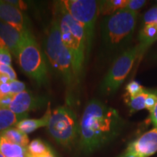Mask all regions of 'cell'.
<instances>
[{"instance_id": "1", "label": "cell", "mask_w": 157, "mask_h": 157, "mask_svg": "<svg viewBox=\"0 0 157 157\" xmlns=\"http://www.w3.org/2000/svg\"><path fill=\"white\" fill-rule=\"evenodd\" d=\"M124 126L125 121L117 109L91 100L80 119L79 148L84 154H92L117 138Z\"/></svg>"}, {"instance_id": "2", "label": "cell", "mask_w": 157, "mask_h": 157, "mask_svg": "<svg viewBox=\"0 0 157 157\" xmlns=\"http://www.w3.org/2000/svg\"><path fill=\"white\" fill-rule=\"evenodd\" d=\"M137 12L123 9L105 16L101 24L102 46L104 53L113 56L127 50L136 27Z\"/></svg>"}, {"instance_id": "3", "label": "cell", "mask_w": 157, "mask_h": 157, "mask_svg": "<svg viewBox=\"0 0 157 157\" xmlns=\"http://www.w3.org/2000/svg\"><path fill=\"white\" fill-rule=\"evenodd\" d=\"M56 11L62 40L69 50L72 58L74 77L75 80L78 82L83 71L87 50L85 31L81 23L70 15L63 2L57 4Z\"/></svg>"}, {"instance_id": "4", "label": "cell", "mask_w": 157, "mask_h": 157, "mask_svg": "<svg viewBox=\"0 0 157 157\" xmlns=\"http://www.w3.org/2000/svg\"><path fill=\"white\" fill-rule=\"evenodd\" d=\"M45 52L52 67L62 76L66 85L71 87L75 80L72 58L62 40L57 17L52 20L49 29L45 42Z\"/></svg>"}, {"instance_id": "5", "label": "cell", "mask_w": 157, "mask_h": 157, "mask_svg": "<svg viewBox=\"0 0 157 157\" xmlns=\"http://www.w3.org/2000/svg\"><path fill=\"white\" fill-rule=\"evenodd\" d=\"M17 58L21 70L27 76L39 85L47 83L48 69L44 56L29 29L23 32Z\"/></svg>"}, {"instance_id": "6", "label": "cell", "mask_w": 157, "mask_h": 157, "mask_svg": "<svg viewBox=\"0 0 157 157\" xmlns=\"http://www.w3.org/2000/svg\"><path fill=\"white\" fill-rule=\"evenodd\" d=\"M48 130L60 146L71 148L76 142L79 132V122L71 108L60 106L51 113Z\"/></svg>"}, {"instance_id": "7", "label": "cell", "mask_w": 157, "mask_h": 157, "mask_svg": "<svg viewBox=\"0 0 157 157\" xmlns=\"http://www.w3.org/2000/svg\"><path fill=\"white\" fill-rule=\"evenodd\" d=\"M138 56L139 47L137 44L129 48L116 58L101 84L100 91L102 95L109 97L117 93Z\"/></svg>"}, {"instance_id": "8", "label": "cell", "mask_w": 157, "mask_h": 157, "mask_svg": "<svg viewBox=\"0 0 157 157\" xmlns=\"http://www.w3.org/2000/svg\"><path fill=\"white\" fill-rule=\"evenodd\" d=\"M62 2L70 15L84 27L87 43L86 56H88L91 50L95 23L99 14V1L66 0Z\"/></svg>"}, {"instance_id": "9", "label": "cell", "mask_w": 157, "mask_h": 157, "mask_svg": "<svg viewBox=\"0 0 157 157\" xmlns=\"http://www.w3.org/2000/svg\"><path fill=\"white\" fill-rule=\"evenodd\" d=\"M48 103L45 97L39 96L30 91H25L17 94L13 98L9 109L17 115L26 114L31 111L42 109Z\"/></svg>"}, {"instance_id": "10", "label": "cell", "mask_w": 157, "mask_h": 157, "mask_svg": "<svg viewBox=\"0 0 157 157\" xmlns=\"http://www.w3.org/2000/svg\"><path fill=\"white\" fill-rule=\"evenodd\" d=\"M125 152L137 157H150L157 152V127L145 132L131 142Z\"/></svg>"}, {"instance_id": "11", "label": "cell", "mask_w": 157, "mask_h": 157, "mask_svg": "<svg viewBox=\"0 0 157 157\" xmlns=\"http://www.w3.org/2000/svg\"><path fill=\"white\" fill-rule=\"evenodd\" d=\"M24 31H20L13 25L0 21V47L7 48L12 54L17 57Z\"/></svg>"}, {"instance_id": "12", "label": "cell", "mask_w": 157, "mask_h": 157, "mask_svg": "<svg viewBox=\"0 0 157 157\" xmlns=\"http://www.w3.org/2000/svg\"><path fill=\"white\" fill-rule=\"evenodd\" d=\"M0 20L21 31L28 29L21 11L6 1H0Z\"/></svg>"}, {"instance_id": "13", "label": "cell", "mask_w": 157, "mask_h": 157, "mask_svg": "<svg viewBox=\"0 0 157 157\" xmlns=\"http://www.w3.org/2000/svg\"><path fill=\"white\" fill-rule=\"evenodd\" d=\"M51 110L50 107V103H48V109L46 110L45 114L39 119H23L20 122L17 124L16 128H17L21 132L29 134L36 129L41 128V127H47L48 124L49 120L51 116Z\"/></svg>"}, {"instance_id": "14", "label": "cell", "mask_w": 157, "mask_h": 157, "mask_svg": "<svg viewBox=\"0 0 157 157\" xmlns=\"http://www.w3.org/2000/svg\"><path fill=\"white\" fill-rule=\"evenodd\" d=\"M139 40V56H143L147 49L157 40V25H145L141 29L138 36Z\"/></svg>"}, {"instance_id": "15", "label": "cell", "mask_w": 157, "mask_h": 157, "mask_svg": "<svg viewBox=\"0 0 157 157\" xmlns=\"http://www.w3.org/2000/svg\"><path fill=\"white\" fill-rule=\"evenodd\" d=\"M28 117V113L17 115L13 113L10 109L0 108V133L17 125V123L23 119H27Z\"/></svg>"}, {"instance_id": "16", "label": "cell", "mask_w": 157, "mask_h": 157, "mask_svg": "<svg viewBox=\"0 0 157 157\" xmlns=\"http://www.w3.org/2000/svg\"><path fill=\"white\" fill-rule=\"evenodd\" d=\"M0 153L5 157H29L27 148L11 143L1 137Z\"/></svg>"}, {"instance_id": "17", "label": "cell", "mask_w": 157, "mask_h": 157, "mask_svg": "<svg viewBox=\"0 0 157 157\" xmlns=\"http://www.w3.org/2000/svg\"><path fill=\"white\" fill-rule=\"evenodd\" d=\"M0 136L6 139L10 142L15 143L25 148H27L29 144V140L27 134L21 132L17 128L12 127L5 132L0 133Z\"/></svg>"}, {"instance_id": "18", "label": "cell", "mask_w": 157, "mask_h": 157, "mask_svg": "<svg viewBox=\"0 0 157 157\" xmlns=\"http://www.w3.org/2000/svg\"><path fill=\"white\" fill-rule=\"evenodd\" d=\"M128 0H105L99 1V14L105 16L113 15L116 12L125 8Z\"/></svg>"}, {"instance_id": "19", "label": "cell", "mask_w": 157, "mask_h": 157, "mask_svg": "<svg viewBox=\"0 0 157 157\" xmlns=\"http://www.w3.org/2000/svg\"><path fill=\"white\" fill-rule=\"evenodd\" d=\"M27 150L32 157H43L51 151L48 145L40 139H35L31 141L27 147Z\"/></svg>"}, {"instance_id": "20", "label": "cell", "mask_w": 157, "mask_h": 157, "mask_svg": "<svg viewBox=\"0 0 157 157\" xmlns=\"http://www.w3.org/2000/svg\"><path fill=\"white\" fill-rule=\"evenodd\" d=\"M147 95L146 89H145L144 92L138 95L133 96V97H127L126 102L129 108V111L131 113L140 111L146 107V98Z\"/></svg>"}, {"instance_id": "21", "label": "cell", "mask_w": 157, "mask_h": 157, "mask_svg": "<svg viewBox=\"0 0 157 157\" xmlns=\"http://www.w3.org/2000/svg\"><path fill=\"white\" fill-rule=\"evenodd\" d=\"M146 88L143 87L141 84L136 81L130 82L126 86V91L127 97H133L138 94L142 93L144 92Z\"/></svg>"}, {"instance_id": "22", "label": "cell", "mask_w": 157, "mask_h": 157, "mask_svg": "<svg viewBox=\"0 0 157 157\" xmlns=\"http://www.w3.org/2000/svg\"><path fill=\"white\" fill-rule=\"evenodd\" d=\"M157 23V7H154L145 13L143 16V23L145 25L156 24Z\"/></svg>"}, {"instance_id": "23", "label": "cell", "mask_w": 157, "mask_h": 157, "mask_svg": "<svg viewBox=\"0 0 157 157\" xmlns=\"http://www.w3.org/2000/svg\"><path fill=\"white\" fill-rule=\"evenodd\" d=\"M146 4V1L144 0H128L125 10H127L137 12L138 10L142 8V7Z\"/></svg>"}, {"instance_id": "24", "label": "cell", "mask_w": 157, "mask_h": 157, "mask_svg": "<svg viewBox=\"0 0 157 157\" xmlns=\"http://www.w3.org/2000/svg\"><path fill=\"white\" fill-rule=\"evenodd\" d=\"M10 93L14 95L22 93L25 90V84L17 79L10 82Z\"/></svg>"}, {"instance_id": "25", "label": "cell", "mask_w": 157, "mask_h": 157, "mask_svg": "<svg viewBox=\"0 0 157 157\" xmlns=\"http://www.w3.org/2000/svg\"><path fill=\"white\" fill-rule=\"evenodd\" d=\"M0 73L7 75L10 78V81H14L17 79L16 73L11 66L0 63Z\"/></svg>"}, {"instance_id": "26", "label": "cell", "mask_w": 157, "mask_h": 157, "mask_svg": "<svg viewBox=\"0 0 157 157\" xmlns=\"http://www.w3.org/2000/svg\"><path fill=\"white\" fill-rule=\"evenodd\" d=\"M12 57L10 52L5 48L0 47V63L11 66Z\"/></svg>"}, {"instance_id": "27", "label": "cell", "mask_w": 157, "mask_h": 157, "mask_svg": "<svg viewBox=\"0 0 157 157\" xmlns=\"http://www.w3.org/2000/svg\"><path fill=\"white\" fill-rule=\"evenodd\" d=\"M14 95L9 94L5 96H3L0 98V108H4V109H9L10 105L13 101Z\"/></svg>"}, {"instance_id": "28", "label": "cell", "mask_w": 157, "mask_h": 157, "mask_svg": "<svg viewBox=\"0 0 157 157\" xmlns=\"http://www.w3.org/2000/svg\"><path fill=\"white\" fill-rule=\"evenodd\" d=\"M7 2L11 4L15 7H16L19 10H25L27 8V5L23 1H12V0H10V1H6Z\"/></svg>"}, {"instance_id": "29", "label": "cell", "mask_w": 157, "mask_h": 157, "mask_svg": "<svg viewBox=\"0 0 157 157\" xmlns=\"http://www.w3.org/2000/svg\"><path fill=\"white\" fill-rule=\"evenodd\" d=\"M151 120L154 127H157V104L153 111L151 112Z\"/></svg>"}, {"instance_id": "30", "label": "cell", "mask_w": 157, "mask_h": 157, "mask_svg": "<svg viewBox=\"0 0 157 157\" xmlns=\"http://www.w3.org/2000/svg\"><path fill=\"white\" fill-rule=\"evenodd\" d=\"M10 78L5 74L0 73V84H5V83H10Z\"/></svg>"}, {"instance_id": "31", "label": "cell", "mask_w": 157, "mask_h": 157, "mask_svg": "<svg viewBox=\"0 0 157 157\" xmlns=\"http://www.w3.org/2000/svg\"><path fill=\"white\" fill-rule=\"evenodd\" d=\"M119 157H137L136 156H135V155H133L132 154H129V153H127V152H124Z\"/></svg>"}, {"instance_id": "32", "label": "cell", "mask_w": 157, "mask_h": 157, "mask_svg": "<svg viewBox=\"0 0 157 157\" xmlns=\"http://www.w3.org/2000/svg\"><path fill=\"white\" fill-rule=\"evenodd\" d=\"M43 157H56V156H55V154L52 152V151H51L50 152H49L48 154H47L45 156H44Z\"/></svg>"}, {"instance_id": "33", "label": "cell", "mask_w": 157, "mask_h": 157, "mask_svg": "<svg viewBox=\"0 0 157 157\" xmlns=\"http://www.w3.org/2000/svg\"><path fill=\"white\" fill-rule=\"evenodd\" d=\"M0 157H5V156H4V155L2 154V153H0Z\"/></svg>"}, {"instance_id": "34", "label": "cell", "mask_w": 157, "mask_h": 157, "mask_svg": "<svg viewBox=\"0 0 157 157\" xmlns=\"http://www.w3.org/2000/svg\"><path fill=\"white\" fill-rule=\"evenodd\" d=\"M0 144H1V136H0Z\"/></svg>"}, {"instance_id": "35", "label": "cell", "mask_w": 157, "mask_h": 157, "mask_svg": "<svg viewBox=\"0 0 157 157\" xmlns=\"http://www.w3.org/2000/svg\"><path fill=\"white\" fill-rule=\"evenodd\" d=\"M29 157H32L31 156H30V154H29Z\"/></svg>"}, {"instance_id": "36", "label": "cell", "mask_w": 157, "mask_h": 157, "mask_svg": "<svg viewBox=\"0 0 157 157\" xmlns=\"http://www.w3.org/2000/svg\"></svg>"}, {"instance_id": "37", "label": "cell", "mask_w": 157, "mask_h": 157, "mask_svg": "<svg viewBox=\"0 0 157 157\" xmlns=\"http://www.w3.org/2000/svg\"></svg>"}]
</instances>
